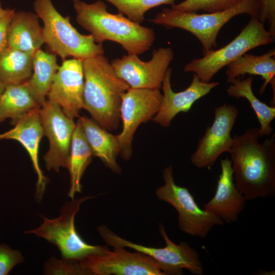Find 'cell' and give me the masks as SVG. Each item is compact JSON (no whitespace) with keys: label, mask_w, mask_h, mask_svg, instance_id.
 I'll return each instance as SVG.
<instances>
[{"label":"cell","mask_w":275,"mask_h":275,"mask_svg":"<svg viewBox=\"0 0 275 275\" xmlns=\"http://www.w3.org/2000/svg\"><path fill=\"white\" fill-rule=\"evenodd\" d=\"M259 128L234 134L229 153L235 184L246 200L275 195V134L262 143Z\"/></svg>","instance_id":"1"},{"label":"cell","mask_w":275,"mask_h":275,"mask_svg":"<svg viewBox=\"0 0 275 275\" xmlns=\"http://www.w3.org/2000/svg\"><path fill=\"white\" fill-rule=\"evenodd\" d=\"M72 3L77 22L91 33L97 43L114 41L127 54L139 55L148 50L155 41L152 29L131 20L120 12L110 13L100 0L92 4L72 0Z\"/></svg>","instance_id":"2"},{"label":"cell","mask_w":275,"mask_h":275,"mask_svg":"<svg viewBox=\"0 0 275 275\" xmlns=\"http://www.w3.org/2000/svg\"><path fill=\"white\" fill-rule=\"evenodd\" d=\"M84 108L108 131L120 125V105L128 85L116 74L107 58L99 55L82 60Z\"/></svg>","instance_id":"3"},{"label":"cell","mask_w":275,"mask_h":275,"mask_svg":"<svg viewBox=\"0 0 275 275\" xmlns=\"http://www.w3.org/2000/svg\"><path fill=\"white\" fill-rule=\"evenodd\" d=\"M259 13L257 0H239L226 10L206 14L164 8L149 21L167 28H177L190 33L200 42L205 55L217 46L219 32L232 18L243 14L258 17Z\"/></svg>","instance_id":"4"},{"label":"cell","mask_w":275,"mask_h":275,"mask_svg":"<svg viewBox=\"0 0 275 275\" xmlns=\"http://www.w3.org/2000/svg\"><path fill=\"white\" fill-rule=\"evenodd\" d=\"M34 9L43 23L44 43L53 54L63 60L69 57L84 60L104 54L102 44L95 42L91 34L79 33L70 23L69 16H63L51 0H35Z\"/></svg>","instance_id":"5"},{"label":"cell","mask_w":275,"mask_h":275,"mask_svg":"<svg viewBox=\"0 0 275 275\" xmlns=\"http://www.w3.org/2000/svg\"><path fill=\"white\" fill-rule=\"evenodd\" d=\"M159 228L166 243L163 248L135 243L120 237L103 225L99 226L97 229L107 244L114 248H130L150 257L158 264L165 275L181 274L183 269L188 270L194 275L202 274L204 269L196 250L185 242L175 243L168 237L163 225L160 224Z\"/></svg>","instance_id":"6"},{"label":"cell","mask_w":275,"mask_h":275,"mask_svg":"<svg viewBox=\"0 0 275 275\" xmlns=\"http://www.w3.org/2000/svg\"><path fill=\"white\" fill-rule=\"evenodd\" d=\"M85 196L66 203L58 217L49 219L42 216L43 223L37 228L27 231L42 237L56 246L62 258L82 260L88 256L102 253L108 250L105 245H94L87 243L78 233L75 227V217L81 204L93 198Z\"/></svg>","instance_id":"7"},{"label":"cell","mask_w":275,"mask_h":275,"mask_svg":"<svg viewBox=\"0 0 275 275\" xmlns=\"http://www.w3.org/2000/svg\"><path fill=\"white\" fill-rule=\"evenodd\" d=\"M274 38L266 30L258 17H251L247 25L230 43L213 50L202 58L195 59L184 67L185 72H193L200 79L209 82L223 68L249 50L274 42Z\"/></svg>","instance_id":"8"},{"label":"cell","mask_w":275,"mask_h":275,"mask_svg":"<svg viewBox=\"0 0 275 275\" xmlns=\"http://www.w3.org/2000/svg\"><path fill=\"white\" fill-rule=\"evenodd\" d=\"M164 184L156 191L158 199L173 206L178 213L180 230L193 236L204 238L215 226L224 224L214 213L201 209L188 189L177 185L173 177V167L163 171Z\"/></svg>","instance_id":"9"},{"label":"cell","mask_w":275,"mask_h":275,"mask_svg":"<svg viewBox=\"0 0 275 275\" xmlns=\"http://www.w3.org/2000/svg\"><path fill=\"white\" fill-rule=\"evenodd\" d=\"M162 95L159 89L129 88L122 95L120 119L122 130L116 135L120 154L125 160L132 154V143L135 132L143 123L153 119L160 108Z\"/></svg>","instance_id":"10"},{"label":"cell","mask_w":275,"mask_h":275,"mask_svg":"<svg viewBox=\"0 0 275 275\" xmlns=\"http://www.w3.org/2000/svg\"><path fill=\"white\" fill-rule=\"evenodd\" d=\"M174 58L170 47L154 49L151 60L142 61L136 54L124 55L111 62L116 75L133 89H160Z\"/></svg>","instance_id":"11"},{"label":"cell","mask_w":275,"mask_h":275,"mask_svg":"<svg viewBox=\"0 0 275 275\" xmlns=\"http://www.w3.org/2000/svg\"><path fill=\"white\" fill-rule=\"evenodd\" d=\"M39 113L44 135L49 143L44 156L45 167L49 171L59 172L61 168H67L76 123L58 104L48 99Z\"/></svg>","instance_id":"12"},{"label":"cell","mask_w":275,"mask_h":275,"mask_svg":"<svg viewBox=\"0 0 275 275\" xmlns=\"http://www.w3.org/2000/svg\"><path fill=\"white\" fill-rule=\"evenodd\" d=\"M239 114L238 108L225 103L214 108V119L201 138L190 157L193 165L199 169H210L223 153L229 152L233 139L231 136Z\"/></svg>","instance_id":"13"},{"label":"cell","mask_w":275,"mask_h":275,"mask_svg":"<svg viewBox=\"0 0 275 275\" xmlns=\"http://www.w3.org/2000/svg\"><path fill=\"white\" fill-rule=\"evenodd\" d=\"M81 262L90 274L165 275L150 257L136 251L129 252L122 247L90 255Z\"/></svg>","instance_id":"14"},{"label":"cell","mask_w":275,"mask_h":275,"mask_svg":"<svg viewBox=\"0 0 275 275\" xmlns=\"http://www.w3.org/2000/svg\"><path fill=\"white\" fill-rule=\"evenodd\" d=\"M84 77L82 60H63L48 93V100L58 104L64 113L74 119L84 108Z\"/></svg>","instance_id":"15"},{"label":"cell","mask_w":275,"mask_h":275,"mask_svg":"<svg viewBox=\"0 0 275 275\" xmlns=\"http://www.w3.org/2000/svg\"><path fill=\"white\" fill-rule=\"evenodd\" d=\"M172 69L169 68L163 79L161 88L162 99L159 111L152 120L164 127L171 125V122L180 113L188 112L198 100L208 94L219 85L218 82H205L193 73L192 81L184 90L175 92L171 87Z\"/></svg>","instance_id":"16"},{"label":"cell","mask_w":275,"mask_h":275,"mask_svg":"<svg viewBox=\"0 0 275 275\" xmlns=\"http://www.w3.org/2000/svg\"><path fill=\"white\" fill-rule=\"evenodd\" d=\"M40 108L37 107L26 113L16 121L13 128L0 134V141L16 140L27 151L37 176L36 197L38 200L42 198L47 181L41 170L39 161L40 143L44 135L40 121Z\"/></svg>","instance_id":"17"},{"label":"cell","mask_w":275,"mask_h":275,"mask_svg":"<svg viewBox=\"0 0 275 275\" xmlns=\"http://www.w3.org/2000/svg\"><path fill=\"white\" fill-rule=\"evenodd\" d=\"M220 162L221 172L215 194L204 205V209L230 224L237 221L246 200L235 184L231 160L226 158Z\"/></svg>","instance_id":"18"},{"label":"cell","mask_w":275,"mask_h":275,"mask_svg":"<svg viewBox=\"0 0 275 275\" xmlns=\"http://www.w3.org/2000/svg\"><path fill=\"white\" fill-rule=\"evenodd\" d=\"M36 13H15L9 28V48L34 54L44 44L43 29Z\"/></svg>","instance_id":"19"},{"label":"cell","mask_w":275,"mask_h":275,"mask_svg":"<svg viewBox=\"0 0 275 275\" xmlns=\"http://www.w3.org/2000/svg\"><path fill=\"white\" fill-rule=\"evenodd\" d=\"M275 50L272 48L260 56L244 53L229 64L227 67V79L238 77L249 74L259 75L264 82L259 90L262 95L268 84L271 86L273 92V101L275 97Z\"/></svg>","instance_id":"20"},{"label":"cell","mask_w":275,"mask_h":275,"mask_svg":"<svg viewBox=\"0 0 275 275\" xmlns=\"http://www.w3.org/2000/svg\"><path fill=\"white\" fill-rule=\"evenodd\" d=\"M78 120L93 156L99 157L112 172L120 173L121 169L117 157L120 149L116 135L109 133L86 116L79 117Z\"/></svg>","instance_id":"21"},{"label":"cell","mask_w":275,"mask_h":275,"mask_svg":"<svg viewBox=\"0 0 275 275\" xmlns=\"http://www.w3.org/2000/svg\"><path fill=\"white\" fill-rule=\"evenodd\" d=\"M59 66L56 55L41 49L33 55V70L30 78L26 81L33 96L41 107L46 101Z\"/></svg>","instance_id":"22"},{"label":"cell","mask_w":275,"mask_h":275,"mask_svg":"<svg viewBox=\"0 0 275 275\" xmlns=\"http://www.w3.org/2000/svg\"><path fill=\"white\" fill-rule=\"evenodd\" d=\"M92 150L86 139L82 128L78 119L72 135L67 168L70 177L68 196L73 199L76 194L81 192L82 176L92 160Z\"/></svg>","instance_id":"23"},{"label":"cell","mask_w":275,"mask_h":275,"mask_svg":"<svg viewBox=\"0 0 275 275\" xmlns=\"http://www.w3.org/2000/svg\"><path fill=\"white\" fill-rule=\"evenodd\" d=\"M254 77L248 76L240 80L238 77L227 79L231 85L227 90V94L239 99L245 98L254 111L260 124L259 132L261 136H269L273 132L271 123L275 118V106H269L261 101L252 90Z\"/></svg>","instance_id":"24"},{"label":"cell","mask_w":275,"mask_h":275,"mask_svg":"<svg viewBox=\"0 0 275 275\" xmlns=\"http://www.w3.org/2000/svg\"><path fill=\"white\" fill-rule=\"evenodd\" d=\"M41 107L26 82L6 86L0 98V124L11 119L13 124L29 111Z\"/></svg>","instance_id":"25"},{"label":"cell","mask_w":275,"mask_h":275,"mask_svg":"<svg viewBox=\"0 0 275 275\" xmlns=\"http://www.w3.org/2000/svg\"><path fill=\"white\" fill-rule=\"evenodd\" d=\"M33 55L8 48L0 57V78L6 86L26 82L33 70Z\"/></svg>","instance_id":"26"},{"label":"cell","mask_w":275,"mask_h":275,"mask_svg":"<svg viewBox=\"0 0 275 275\" xmlns=\"http://www.w3.org/2000/svg\"><path fill=\"white\" fill-rule=\"evenodd\" d=\"M131 20L141 24L144 15L150 9L161 5L174 4L175 0H105Z\"/></svg>","instance_id":"27"},{"label":"cell","mask_w":275,"mask_h":275,"mask_svg":"<svg viewBox=\"0 0 275 275\" xmlns=\"http://www.w3.org/2000/svg\"><path fill=\"white\" fill-rule=\"evenodd\" d=\"M239 0H185L174 4L171 8L184 12H197L201 10L214 12L226 10L236 4Z\"/></svg>","instance_id":"28"},{"label":"cell","mask_w":275,"mask_h":275,"mask_svg":"<svg viewBox=\"0 0 275 275\" xmlns=\"http://www.w3.org/2000/svg\"><path fill=\"white\" fill-rule=\"evenodd\" d=\"M44 271L49 275L90 274L81 264V260L51 257L46 261Z\"/></svg>","instance_id":"29"},{"label":"cell","mask_w":275,"mask_h":275,"mask_svg":"<svg viewBox=\"0 0 275 275\" xmlns=\"http://www.w3.org/2000/svg\"><path fill=\"white\" fill-rule=\"evenodd\" d=\"M24 259L19 251L12 249L7 244H0V275H7Z\"/></svg>","instance_id":"30"},{"label":"cell","mask_w":275,"mask_h":275,"mask_svg":"<svg viewBox=\"0 0 275 275\" xmlns=\"http://www.w3.org/2000/svg\"><path fill=\"white\" fill-rule=\"evenodd\" d=\"M259 4V20L269 25L268 31L275 38V0H257Z\"/></svg>","instance_id":"31"},{"label":"cell","mask_w":275,"mask_h":275,"mask_svg":"<svg viewBox=\"0 0 275 275\" xmlns=\"http://www.w3.org/2000/svg\"><path fill=\"white\" fill-rule=\"evenodd\" d=\"M15 13V10L9 9L7 13L0 18V57L9 48V28Z\"/></svg>","instance_id":"32"},{"label":"cell","mask_w":275,"mask_h":275,"mask_svg":"<svg viewBox=\"0 0 275 275\" xmlns=\"http://www.w3.org/2000/svg\"><path fill=\"white\" fill-rule=\"evenodd\" d=\"M9 8L3 9L0 2V18L4 16L8 11Z\"/></svg>","instance_id":"33"},{"label":"cell","mask_w":275,"mask_h":275,"mask_svg":"<svg viewBox=\"0 0 275 275\" xmlns=\"http://www.w3.org/2000/svg\"><path fill=\"white\" fill-rule=\"evenodd\" d=\"M6 88V85L0 78V98L4 91Z\"/></svg>","instance_id":"34"}]
</instances>
